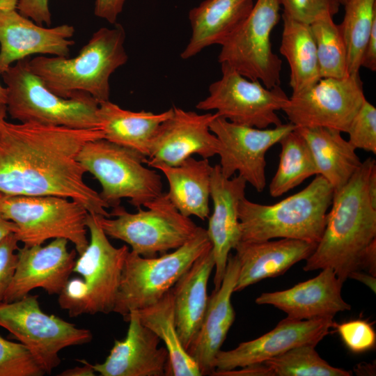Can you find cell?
Wrapping results in <instances>:
<instances>
[{
  "label": "cell",
  "instance_id": "277c9868",
  "mask_svg": "<svg viewBox=\"0 0 376 376\" xmlns=\"http://www.w3.org/2000/svg\"><path fill=\"white\" fill-rule=\"evenodd\" d=\"M334 189L316 175L304 189L272 205L244 197L238 205L241 241L288 238L318 243L322 235Z\"/></svg>",
  "mask_w": 376,
  "mask_h": 376
},
{
  "label": "cell",
  "instance_id": "f1b7e54d",
  "mask_svg": "<svg viewBox=\"0 0 376 376\" xmlns=\"http://www.w3.org/2000/svg\"><path fill=\"white\" fill-rule=\"evenodd\" d=\"M308 143L318 175L322 176L334 190L344 186L359 169L362 162L356 149L340 131L323 127H295Z\"/></svg>",
  "mask_w": 376,
  "mask_h": 376
},
{
  "label": "cell",
  "instance_id": "4dcf8cb0",
  "mask_svg": "<svg viewBox=\"0 0 376 376\" xmlns=\"http://www.w3.org/2000/svg\"><path fill=\"white\" fill-rule=\"evenodd\" d=\"M171 289L155 304L134 311L142 324L164 341L169 354V375L201 376L198 365L183 347L178 336Z\"/></svg>",
  "mask_w": 376,
  "mask_h": 376
},
{
  "label": "cell",
  "instance_id": "d6986e66",
  "mask_svg": "<svg viewBox=\"0 0 376 376\" xmlns=\"http://www.w3.org/2000/svg\"><path fill=\"white\" fill-rule=\"evenodd\" d=\"M68 240L54 239L46 246H25L17 251L18 260L3 302L17 301L35 288L58 295L73 272L77 251H69Z\"/></svg>",
  "mask_w": 376,
  "mask_h": 376
},
{
  "label": "cell",
  "instance_id": "d590c367",
  "mask_svg": "<svg viewBox=\"0 0 376 376\" xmlns=\"http://www.w3.org/2000/svg\"><path fill=\"white\" fill-rule=\"evenodd\" d=\"M45 374L25 345L0 336V376H42Z\"/></svg>",
  "mask_w": 376,
  "mask_h": 376
},
{
  "label": "cell",
  "instance_id": "3957f363",
  "mask_svg": "<svg viewBox=\"0 0 376 376\" xmlns=\"http://www.w3.org/2000/svg\"><path fill=\"white\" fill-rule=\"evenodd\" d=\"M123 26L102 27L94 32L73 57L38 56L29 59L32 72L52 92L64 98L86 93L98 102L109 100L111 75L125 65L128 56Z\"/></svg>",
  "mask_w": 376,
  "mask_h": 376
},
{
  "label": "cell",
  "instance_id": "e575fe53",
  "mask_svg": "<svg viewBox=\"0 0 376 376\" xmlns=\"http://www.w3.org/2000/svg\"><path fill=\"white\" fill-rule=\"evenodd\" d=\"M311 345L292 348L264 363L271 376H350V371L334 367Z\"/></svg>",
  "mask_w": 376,
  "mask_h": 376
},
{
  "label": "cell",
  "instance_id": "7402d4cb",
  "mask_svg": "<svg viewBox=\"0 0 376 376\" xmlns=\"http://www.w3.org/2000/svg\"><path fill=\"white\" fill-rule=\"evenodd\" d=\"M343 284L333 269L325 268L315 277L289 289L262 293L256 303L272 305L295 320L334 318L351 309L342 297Z\"/></svg>",
  "mask_w": 376,
  "mask_h": 376
},
{
  "label": "cell",
  "instance_id": "1f68e13d",
  "mask_svg": "<svg viewBox=\"0 0 376 376\" xmlns=\"http://www.w3.org/2000/svg\"><path fill=\"white\" fill-rule=\"evenodd\" d=\"M281 145L279 162L269 186V194L279 197L301 184L307 178L318 175L311 149L297 130L285 135Z\"/></svg>",
  "mask_w": 376,
  "mask_h": 376
},
{
  "label": "cell",
  "instance_id": "f546056e",
  "mask_svg": "<svg viewBox=\"0 0 376 376\" xmlns=\"http://www.w3.org/2000/svg\"><path fill=\"white\" fill-rule=\"evenodd\" d=\"M283 26L280 52L290 70L292 95L313 86L321 78L317 50L311 25L297 22L283 13Z\"/></svg>",
  "mask_w": 376,
  "mask_h": 376
},
{
  "label": "cell",
  "instance_id": "ac0fdd59",
  "mask_svg": "<svg viewBox=\"0 0 376 376\" xmlns=\"http://www.w3.org/2000/svg\"><path fill=\"white\" fill-rule=\"evenodd\" d=\"M75 32L68 24L39 25L16 8L0 9V76L14 63L33 54L69 57Z\"/></svg>",
  "mask_w": 376,
  "mask_h": 376
},
{
  "label": "cell",
  "instance_id": "f5cc1de1",
  "mask_svg": "<svg viewBox=\"0 0 376 376\" xmlns=\"http://www.w3.org/2000/svg\"><path fill=\"white\" fill-rule=\"evenodd\" d=\"M339 3L340 5H343L344 6L345 4V3L348 1V0H336Z\"/></svg>",
  "mask_w": 376,
  "mask_h": 376
},
{
  "label": "cell",
  "instance_id": "f907efd6",
  "mask_svg": "<svg viewBox=\"0 0 376 376\" xmlns=\"http://www.w3.org/2000/svg\"><path fill=\"white\" fill-rule=\"evenodd\" d=\"M7 114L6 105L4 103H0V127L5 121Z\"/></svg>",
  "mask_w": 376,
  "mask_h": 376
},
{
  "label": "cell",
  "instance_id": "5bb4252c",
  "mask_svg": "<svg viewBox=\"0 0 376 376\" xmlns=\"http://www.w3.org/2000/svg\"><path fill=\"white\" fill-rule=\"evenodd\" d=\"M295 128L289 123L260 129L217 116L211 122L210 130L219 142L217 155L222 174L230 178L237 171L246 183L262 192L266 186V152Z\"/></svg>",
  "mask_w": 376,
  "mask_h": 376
},
{
  "label": "cell",
  "instance_id": "8d00e7d4",
  "mask_svg": "<svg viewBox=\"0 0 376 376\" xmlns=\"http://www.w3.org/2000/svg\"><path fill=\"white\" fill-rule=\"evenodd\" d=\"M347 133V141L356 150L376 154V108L367 100L355 114Z\"/></svg>",
  "mask_w": 376,
  "mask_h": 376
},
{
  "label": "cell",
  "instance_id": "484cf974",
  "mask_svg": "<svg viewBox=\"0 0 376 376\" xmlns=\"http://www.w3.org/2000/svg\"><path fill=\"white\" fill-rule=\"evenodd\" d=\"M212 248L199 256L172 288L176 330L187 350L195 339L207 308V283L214 268Z\"/></svg>",
  "mask_w": 376,
  "mask_h": 376
},
{
  "label": "cell",
  "instance_id": "ee69618b",
  "mask_svg": "<svg viewBox=\"0 0 376 376\" xmlns=\"http://www.w3.org/2000/svg\"><path fill=\"white\" fill-rule=\"evenodd\" d=\"M361 67L376 71V24L371 29L362 58Z\"/></svg>",
  "mask_w": 376,
  "mask_h": 376
},
{
  "label": "cell",
  "instance_id": "f35d334b",
  "mask_svg": "<svg viewBox=\"0 0 376 376\" xmlns=\"http://www.w3.org/2000/svg\"><path fill=\"white\" fill-rule=\"evenodd\" d=\"M335 327L345 346L352 352L361 353L373 348L376 334L368 321L357 319L341 324L334 322Z\"/></svg>",
  "mask_w": 376,
  "mask_h": 376
},
{
  "label": "cell",
  "instance_id": "ffe728a7",
  "mask_svg": "<svg viewBox=\"0 0 376 376\" xmlns=\"http://www.w3.org/2000/svg\"><path fill=\"white\" fill-rule=\"evenodd\" d=\"M246 182L240 176L226 178L219 164L212 166L210 196L213 211L206 229L214 258V290L222 282L230 251L241 241L238 205L245 197Z\"/></svg>",
  "mask_w": 376,
  "mask_h": 376
},
{
  "label": "cell",
  "instance_id": "9c48e42d",
  "mask_svg": "<svg viewBox=\"0 0 376 376\" xmlns=\"http://www.w3.org/2000/svg\"><path fill=\"white\" fill-rule=\"evenodd\" d=\"M87 210L73 200L54 196H13L0 198V213L17 226L15 233L25 246L42 245L50 239L71 242L78 255L89 240L86 224Z\"/></svg>",
  "mask_w": 376,
  "mask_h": 376
},
{
  "label": "cell",
  "instance_id": "db71d44e",
  "mask_svg": "<svg viewBox=\"0 0 376 376\" xmlns=\"http://www.w3.org/2000/svg\"><path fill=\"white\" fill-rule=\"evenodd\" d=\"M2 195H3V194H1V193H0V198L1 197Z\"/></svg>",
  "mask_w": 376,
  "mask_h": 376
},
{
  "label": "cell",
  "instance_id": "d4e9b609",
  "mask_svg": "<svg viewBox=\"0 0 376 376\" xmlns=\"http://www.w3.org/2000/svg\"><path fill=\"white\" fill-rule=\"evenodd\" d=\"M253 5V0H205L191 8V35L181 58L189 59L209 46H221L243 24Z\"/></svg>",
  "mask_w": 376,
  "mask_h": 376
},
{
  "label": "cell",
  "instance_id": "9a60e30c",
  "mask_svg": "<svg viewBox=\"0 0 376 376\" xmlns=\"http://www.w3.org/2000/svg\"><path fill=\"white\" fill-rule=\"evenodd\" d=\"M86 224L88 245L76 259L73 272L80 274L88 288L86 314L113 312L125 258L127 245L114 247L100 226L96 214L88 212Z\"/></svg>",
  "mask_w": 376,
  "mask_h": 376
},
{
  "label": "cell",
  "instance_id": "4316f807",
  "mask_svg": "<svg viewBox=\"0 0 376 376\" xmlns=\"http://www.w3.org/2000/svg\"><path fill=\"white\" fill-rule=\"evenodd\" d=\"M152 168L161 171L167 179L169 198L183 216H195L202 220L209 217L212 166L207 159L190 157L176 166L159 164Z\"/></svg>",
  "mask_w": 376,
  "mask_h": 376
},
{
  "label": "cell",
  "instance_id": "603a6c76",
  "mask_svg": "<svg viewBox=\"0 0 376 376\" xmlns=\"http://www.w3.org/2000/svg\"><path fill=\"white\" fill-rule=\"evenodd\" d=\"M239 261L229 254L220 287L208 298L205 313L199 331L187 352L195 361L202 375L215 371L214 359L235 320L231 296L238 279Z\"/></svg>",
  "mask_w": 376,
  "mask_h": 376
},
{
  "label": "cell",
  "instance_id": "d6a6232c",
  "mask_svg": "<svg viewBox=\"0 0 376 376\" xmlns=\"http://www.w3.org/2000/svg\"><path fill=\"white\" fill-rule=\"evenodd\" d=\"M338 24L347 52L348 73L359 72L371 29L376 24V0H348Z\"/></svg>",
  "mask_w": 376,
  "mask_h": 376
},
{
  "label": "cell",
  "instance_id": "7dc6e473",
  "mask_svg": "<svg viewBox=\"0 0 376 376\" xmlns=\"http://www.w3.org/2000/svg\"><path fill=\"white\" fill-rule=\"evenodd\" d=\"M348 278H351L360 281L368 286L374 292L376 288V277L368 272H362L361 270L351 272Z\"/></svg>",
  "mask_w": 376,
  "mask_h": 376
},
{
  "label": "cell",
  "instance_id": "816d5d0a",
  "mask_svg": "<svg viewBox=\"0 0 376 376\" xmlns=\"http://www.w3.org/2000/svg\"><path fill=\"white\" fill-rule=\"evenodd\" d=\"M6 88L0 84V103L6 104Z\"/></svg>",
  "mask_w": 376,
  "mask_h": 376
},
{
  "label": "cell",
  "instance_id": "2e32d148",
  "mask_svg": "<svg viewBox=\"0 0 376 376\" xmlns=\"http://www.w3.org/2000/svg\"><path fill=\"white\" fill-rule=\"evenodd\" d=\"M172 115L164 121L153 137L146 164L176 166L194 154L208 159L218 154L219 142L210 131L217 114H199L173 107Z\"/></svg>",
  "mask_w": 376,
  "mask_h": 376
},
{
  "label": "cell",
  "instance_id": "44dd1931",
  "mask_svg": "<svg viewBox=\"0 0 376 376\" xmlns=\"http://www.w3.org/2000/svg\"><path fill=\"white\" fill-rule=\"evenodd\" d=\"M126 322L125 338L115 340L105 361L93 365L95 373L102 376L169 375V354L165 347H158L159 338L142 324L136 311Z\"/></svg>",
  "mask_w": 376,
  "mask_h": 376
},
{
  "label": "cell",
  "instance_id": "bcb514c9",
  "mask_svg": "<svg viewBox=\"0 0 376 376\" xmlns=\"http://www.w3.org/2000/svg\"><path fill=\"white\" fill-rule=\"evenodd\" d=\"M83 363V366H76L72 368H68L61 373L59 376H94L95 375V370L93 365L86 360H79Z\"/></svg>",
  "mask_w": 376,
  "mask_h": 376
},
{
  "label": "cell",
  "instance_id": "8992f818",
  "mask_svg": "<svg viewBox=\"0 0 376 376\" xmlns=\"http://www.w3.org/2000/svg\"><path fill=\"white\" fill-rule=\"evenodd\" d=\"M212 248L206 229L171 253L159 257H143L130 251L125 258L113 312L126 321L132 311L159 301L177 283L194 261Z\"/></svg>",
  "mask_w": 376,
  "mask_h": 376
},
{
  "label": "cell",
  "instance_id": "ba28073f",
  "mask_svg": "<svg viewBox=\"0 0 376 376\" xmlns=\"http://www.w3.org/2000/svg\"><path fill=\"white\" fill-rule=\"evenodd\" d=\"M130 213L120 205L112 208L110 217L96 214L107 237L125 242L132 251L147 258L164 254L183 245L196 233L197 226L183 216L163 193L145 206Z\"/></svg>",
  "mask_w": 376,
  "mask_h": 376
},
{
  "label": "cell",
  "instance_id": "7c38bea8",
  "mask_svg": "<svg viewBox=\"0 0 376 376\" xmlns=\"http://www.w3.org/2000/svg\"><path fill=\"white\" fill-rule=\"evenodd\" d=\"M221 77L209 86V94L196 108L215 110L219 117L232 123L260 129L282 124L277 111L289 97L280 86L267 88L249 79L227 63H220Z\"/></svg>",
  "mask_w": 376,
  "mask_h": 376
},
{
  "label": "cell",
  "instance_id": "4fadbf2b",
  "mask_svg": "<svg viewBox=\"0 0 376 376\" xmlns=\"http://www.w3.org/2000/svg\"><path fill=\"white\" fill-rule=\"evenodd\" d=\"M366 100L357 72L343 78H320L308 89L292 95L282 111L295 127H323L347 133Z\"/></svg>",
  "mask_w": 376,
  "mask_h": 376
},
{
  "label": "cell",
  "instance_id": "74e56055",
  "mask_svg": "<svg viewBox=\"0 0 376 376\" xmlns=\"http://www.w3.org/2000/svg\"><path fill=\"white\" fill-rule=\"evenodd\" d=\"M283 13L292 19L307 24L338 13L340 3L336 0H278Z\"/></svg>",
  "mask_w": 376,
  "mask_h": 376
},
{
  "label": "cell",
  "instance_id": "ab89813d",
  "mask_svg": "<svg viewBox=\"0 0 376 376\" xmlns=\"http://www.w3.org/2000/svg\"><path fill=\"white\" fill-rule=\"evenodd\" d=\"M58 302L70 317L86 314L88 288L84 279H69L58 294Z\"/></svg>",
  "mask_w": 376,
  "mask_h": 376
},
{
  "label": "cell",
  "instance_id": "60d3db41",
  "mask_svg": "<svg viewBox=\"0 0 376 376\" xmlns=\"http://www.w3.org/2000/svg\"><path fill=\"white\" fill-rule=\"evenodd\" d=\"M15 233H10L0 242V303L15 275L18 256L15 253L19 248Z\"/></svg>",
  "mask_w": 376,
  "mask_h": 376
},
{
  "label": "cell",
  "instance_id": "52a82bcc",
  "mask_svg": "<svg viewBox=\"0 0 376 376\" xmlns=\"http://www.w3.org/2000/svg\"><path fill=\"white\" fill-rule=\"evenodd\" d=\"M77 159L100 183V197L109 207L123 198L136 208L163 194L161 175L144 166L147 157L137 151L102 138L86 143Z\"/></svg>",
  "mask_w": 376,
  "mask_h": 376
},
{
  "label": "cell",
  "instance_id": "83f0119b",
  "mask_svg": "<svg viewBox=\"0 0 376 376\" xmlns=\"http://www.w3.org/2000/svg\"><path fill=\"white\" fill-rule=\"evenodd\" d=\"M173 111V107L159 113L132 111L107 100L99 102L98 117L104 139L147 157L153 137Z\"/></svg>",
  "mask_w": 376,
  "mask_h": 376
},
{
  "label": "cell",
  "instance_id": "f6af8a7d",
  "mask_svg": "<svg viewBox=\"0 0 376 376\" xmlns=\"http://www.w3.org/2000/svg\"><path fill=\"white\" fill-rule=\"evenodd\" d=\"M359 270H364L366 272L376 275V240L372 242L365 250L362 255Z\"/></svg>",
  "mask_w": 376,
  "mask_h": 376
},
{
  "label": "cell",
  "instance_id": "8fae6325",
  "mask_svg": "<svg viewBox=\"0 0 376 376\" xmlns=\"http://www.w3.org/2000/svg\"><path fill=\"white\" fill-rule=\"evenodd\" d=\"M280 9L278 0H257L243 24L221 45L218 61L267 88L280 86L282 61L270 40Z\"/></svg>",
  "mask_w": 376,
  "mask_h": 376
},
{
  "label": "cell",
  "instance_id": "c3c4849f",
  "mask_svg": "<svg viewBox=\"0 0 376 376\" xmlns=\"http://www.w3.org/2000/svg\"><path fill=\"white\" fill-rule=\"evenodd\" d=\"M17 230V225L4 217L0 213V242L10 233H16Z\"/></svg>",
  "mask_w": 376,
  "mask_h": 376
},
{
  "label": "cell",
  "instance_id": "7a4b0ae2",
  "mask_svg": "<svg viewBox=\"0 0 376 376\" xmlns=\"http://www.w3.org/2000/svg\"><path fill=\"white\" fill-rule=\"evenodd\" d=\"M376 162L368 157L342 187L334 190L325 227L304 271L330 268L344 283L359 270L368 245L376 240V205L369 196L368 179Z\"/></svg>",
  "mask_w": 376,
  "mask_h": 376
},
{
  "label": "cell",
  "instance_id": "6da1fadb",
  "mask_svg": "<svg viewBox=\"0 0 376 376\" xmlns=\"http://www.w3.org/2000/svg\"><path fill=\"white\" fill-rule=\"evenodd\" d=\"M102 138L100 129L3 121L0 127V193L66 198L90 213L110 217L109 206L84 182L86 171L77 159L86 143Z\"/></svg>",
  "mask_w": 376,
  "mask_h": 376
},
{
  "label": "cell",
  "instance_id": "cb8c5ba5",
  "mask_svg": "<svg viewBox=\"0 0 376 376\" xmlns=\"http://www.w3.org/2000/svg\"><path fill=\"white\" fill-rule=\"evenodd\" d=\"M316 246L317 243L288 238L240 241L235 248L240 265L235 292L284 274L297 263L306 260Z\"/></svg>",
  "mask_w": 376,
  "mask_h": 376
},
{
  "label": "cell",
  "instance_id": "836d02e7",
  "mask_svg": "<svg viewBox=\"0 0 376 376\" xmlns=\"http://www.w3.org/2000/svg\"><path fill=\"white\" fill-rule=\"evenodd\" d=\"M321 78H343L349 75L347 52L340 31L333 17L324 16L312 23Z\"/></svg>",
  "mask_w": 376,
  "mask_h": 376
},
{
  "label": "cell",
  "instance_id": "b9f144b4",
  "mask_svg": "<svg viewBox=\"0 0 376 376\" xmlns=\"http://www.w3.org/2000/svg\"><path fill=\"white\" fill-rule=\"evenodd\" d=\"M49 3V0H17L16 9L36 24L50 26L52 14Z\"/></svg>",
  "mask_w": 376,
  "mask_h": 376
},
{
  "label": "cell",
  "instance_id": "30bf717a",
  "mask_svg": "<svg viewBox=\"0 0 376 376\" xmlns=\"http://www.w3.org/2000/svg\"><path fill=\"white\" fill-rule=\"evenodd\" d=\"M0 327L25 345L47 374L61 363V350L93 338L90 330L45 313L38 296L29 294L17 301L0 303Z\"/></svg>",
  "mask_w": 376,
  "mask_h": 376
},
{
  "label": "cell",
  "instance_id": "681fc988",
  "mask_svg": "<svg viewBox=\"0 0 376 376\" xmlns=\"http://www.w3.org/2000/svg\"><path fill=\"white\" fill-rule=\"evenodd\" d=\"M17 0H0V9L16 8Z\"/></svg>",
  "mask_w": 376,
  "mask_h": 376
},
{
  "label": "cell",
  "instance_id": "5b68a950",
  "mask_svg": "<svg viewBox=\"0 0 376 376\" xmlns=\"http://www.w3.org/2000/svg\"><path fill=\"white\" fill-rule=\"evenodd\" d=\"M30 57L10 65L1 75L7 113L19 123L100 129L99 102L86 93L64 98L50 91L29 66Z\"/></svg>",
  "mask_w": 376,
  "mask_h": 376
},
{
  "label": "cell",
  "instance_id": "7bdbcfd3",
  "mask_svg": "<svg viewBox=\"0 0 376 376\" xmlns=\"http://www.w3.org/2000/svg\"><path fill=\"white\" fill-rule=\"evenodd\" d=\"M127 0H95L94 14L111 24L116 23Z\"/></svg>",
  "mask_w": 376,
  "mask_h": 376
},
{
  "label": "cell",
  "instance_id": "e0dca14e",
  "mask_svg": "<svg viewBox=\"0 0 376 376\" xmlns=\"http://www.w3.org/2000/svg\"><path fill=\"white\" fill-rule=\"evenodd\" d=\"M333 318L295 320L286 318L270 331L241 343L235 348L220 350L214 359L217 371H227L263 363L292 348L316 345L333 327Z\"/></svg>",
  "mask_w": 376,
  "mask_h": 376
}]
</instances>
